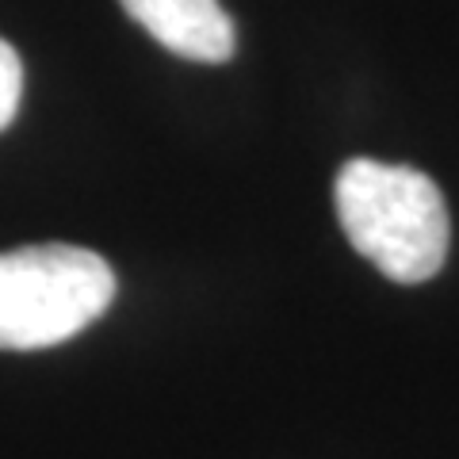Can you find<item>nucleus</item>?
<instances>
[{
  "label": "nucleus",
  "mask_w": 459,
  "mask_h": 459,
  "mask_svg": "<svg viewBox=\"0 0 459 459\" xmlns=\"http://www.w3.org/2000/svg\"><path fill=\"white\" fill-rule=\"evenodd\" d=\"M337 219L352 249L368 256L386 280L425 283L448 256V207L425 172L356 157L333 184Z\"/></svg>",
  "instance_id": "obj_1"
},
{
  "label": "nucleus",
  "mask_w": 459,
  "mask_h": 459,
  "mask_svg": "<svg viewBox=\"0 0 459 459\" xmlns=\"http://www.w3.org/2000/svg\"><path fill=\"white\" fill-rule=\"evenodd\" d=\"M115 299V272L81 246L0 253V352L54 349L89 329Z\"/></svg>",
  "instance_id": "obj_2"
},
{
  "label": "nucleus",
  "mask_w": 459,
  "mask_h": 459,
  "mask_svg": "<svg viewBox=\"0 0 459 459\" xmlns=\"http://www.w3.org/2000/svg\"><path fill=\"white\" fill-rule=\"evenodd\" d=\"M138 27L188 62L219 65L234 57L238 35L219 0H119Z\"/></svg>",
  "instance_id": "obj_3"
},
{
  "label": "nucleus",
  "mask_w": 459,
  "mask_h": 459,
  "mask_svg": "<svg viewBox=\"0 0 459 459\" xmlns=\"http://www.w3.org/2000/svg\"><path fill=\"white\" fill-rule=\"evenodd\" d=\"M20 100H23V62H20V54L0 39V131L16 119Z\"/></svg>",
  "instance_id": "obj_4"
}]
</instances>
